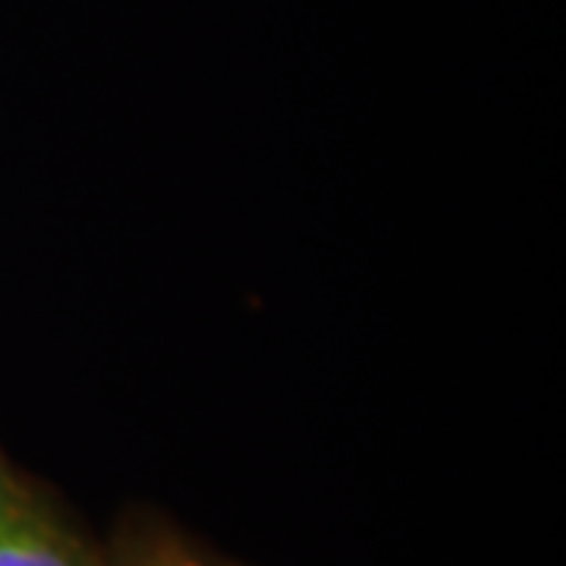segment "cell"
Here are the masks:
<instances>
[{
    "mask_svg": "<svg viewBox=\"0 0 566 566\" xmlns=\"http://www.w3.org/2000/svg\"><path fill=\"white\" fill-rule=\"evenodd\" d=\"M0 566H88L66 528L7 475L0 479Z\"/></svg>",
    "mask_w": 566,
    "mask_h": 566,
    "instance_id": "6da1fadb",
    "label": "cell"
},
{
    "mask_svg": "<svg viewBox=\"0 0 566 566\" xmlns=\"http://www.w3.org/2000/svg\"><path fill=\"white\" fill-rule=\"evenodd\" d=\"M167 566H199V564H192V560H174V564H167Z\"/></svg>",
    "mask_w": 566,
    "mask_h": 566,
    "instance_id": "7a4b0ae2",
    "label": "cell"
},
{
    "mask_svg": "<svg viewBox=\"0 0 566 566\" xmlns=\"http://www.w3.org/2000/svg\"><path fill=\"white\" fill-rule=\"evenodd\" d=\"M0 479H3V472H0Z\"/></svg>",
    "mask_w": 566,
    "mask_h": 566,
    "instance_id": "3957f363",
    "label": "cell"
}]
</instances>
